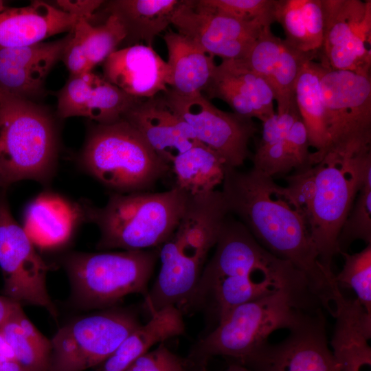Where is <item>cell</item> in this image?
<instances>
[{
    "instance_id": "obj_14",
    "label": "cell",
    "mask_w": 371,
    "mask_h": 371,
    "mask_svg": "<svg viewBox=\"0 0 371 371\" xmlns=\"http://www.w3.org/2000/svg\"><path fill=\"white\" fill-rule=\"evenodd\" d=\"M171 24L207 54L223 60H242L263 27L223 13L203 0H183Z\"/></svg>"
},
{
    "instance_id": "obj_9",
    "label": "cell",
    "mask_w": 371,
    "mask_h": 371,
    "mask_svg": "<svg viewBox=\"0 0 371 371\" xmlns=\"http://www.w3.org/2000/svg\"><path fill=\"white\" fill-rule=\"evenodd\" d=\"M140 324L133 313L113 308L72 319L50 340L47 371H83L102 364Z\"/></svg>"
},
{
    "instance_id": "obj_22",
    "label": "cell",
    "mask_w": 371,
    "mask_h": 371,
    "mask_svg": "<svg viewBox=\"0 0 371 371\" xmlns=\"http://www.w3.org/2000/svg\"><path fill=\"white\" fill-rule=\"evenodd\" d=\"M78 19L42 1L0 12V48L20 47L72 30Z\"/></svg>"
},
{
    "instance_id": "obj_13",
    "label": "cell",
    "mask_w": 371,
    "mask_h": 371,
    "mask_svg": "<svg viewBox=\"0 0 371 371\" xmlns=\"http://www.w3.org/2000/svg\"><path fill=\"white\" fill-rule=\"evenodd\" d=\"M168 105L191 127L198 140L216 153L226 166L239 168L250 156L249 143L258 131L253 119L223 111L202 93H162Z\"/></svg>"
},
{
    "instance_id": "obj_45",
    "label": "cell",
    "mask_w": 371,
    "mask_h": 371,
    "mask_svg": "<svg viewBox=\"0 0 371 371\" xmlns=\"http://www.w3.org/2000/svg\"><path fill=\"white\" fill-rule=\"evenodd\" d=\"M12 359H15L13 352L0 330V362Z\"/></svg>"
},
{
    "instance_id": "obj_27",
    "label": "cell",
    "mask_w": 371,
    "mask_h": 371,
    "mask_svg": "<svg viewBox=\"0 0 371 371\" xmlns=\"http://www.w3.org/2000/svg\"><path fill=\"white\" fill-rule=\"evenodd\" d=\"M327 67L315 60L303 66L295 85V103L306 126L312 153L313 165L326 154L328 138L325 124V107L321 89V78Z\"/></svg>"
},
{
    "instance_id": "obj_19",
    "label": "cell",
    "mask_w": 371,
    "mask_h": 371,
    "mask_svg": "<svg viewBox=\"0 0 371 371\" xmlns=\"http://www.w3.org/2000/svg\"><path fill=\"white\" fill-rule=\"evenodd\" d=\"M207 99L218 98L235 113L262 122L273 116L275 100L267 82L240 60H223L216 65L204 91Z\"/></svg>"
},
{
    "instance_id": "obj_20",
    "label": "cell",
    "mask_w": 371,
    "mask_h": 371,
    "mask_svg": "<svg viewBox=\"0 0 371 371\" xmlns=\"http://www.w3.org/2000/svg\"><path fill=\"white\" fill-rule=\"evenodd\" d=\"M123 120L134 126L156 154L170 166L177 156L201 144L163 96L140 100Z\"/></svg>"
},
{
    "instance_id": "obj_44",
    "label": "cell",
    "mask_w": 371,
    "mask_h": 371,
    "mask_svg": "<svg viewBox=\"0 0 371 371\" xmlns=\"http://www.w3.org/2000/svg\"><path fill=\"white\" fill-rule=\"evenodd\" d=\"M19 306L21 305L4 295H0V328Z\"/></svg>"
},
{
    "instance_id": "obj_50",
    "label": "cell",
    "mask_w": 371,
    "mask_h": 371,
    "mask_svg": "<svg viewBox=\"0 0 371 371\" xmlns=\"http://www.w3.org/2000/svg\"><path fill=\"white\" fill-rule=\"evenodd\" d=\"M185 371H188L187 370H186Z\"/></svg>"
},
{
    "instance_id": "obj_12",
    "label": "cell",
    "mask_w": 371,
    "mask_h": 371,
    "mask_svg": "<svg viewBox=\"0 0 371 371\" xmlns=\"http://www.w3.org/2000/svg\"><path fill=\"white\" fill-rule=\"evenodd\" d=\"M319 63L333 70L370 75L371 1L321 0Z\"/></svg>"
},
{
    "instance_id": "obj_11",
    "label": "cell",
    "mask_w": 371,
    "mask_h": 371,
    "mask_svg": "<svg viewBox=\"0 0 371 371\" xmlns=\"http://www.w3.org/2000/svg\"><path fill=\"white\" fill-rule=\"evenodd\" d=\"M0 268L3 295L21 306L44 308L55 319L58 312L48 293L49 266L14 218L5 192H0Z\"/></svg>"
},
{
    "instance_id": "obj_6",
    "label": "cell",
    "mask_w": 371,
    "mask_h": 371,
    "mask_svg": "<svg viewBox=\"0 0 371 371\" xmlns=\"http://www.w3.org/2000/svg\"><path fill=\"white\" fill-rule=\"evenodd\" d=\"M57 126L37 102L0 88V176L6 187L21 180L47 183L56 168Z\"/></svg>"
},
{
    "instance_id": "obj_41",
    "label": "cell",
    "mask_w": 371,
    "mask_h": 371,
    "mask_svg": "<svg viewBox=\"0 0 371 371\" xmlns=\"http://www.w3.org/2000/svg\"><path fill=\"white\" fill-rule=\"evenodd\" d=\"M287 144L292 170L295 169V172H302L313 166L308 133L300 114L290 127Z\"/></svg>"
},
{
    "instance_id": "obj_8",
    "label": "cell",
    "mask_w": 371,
    "mask_h": 371,
    "mask_svg": "<svg viewBox=\"0 0 371 371\" xmlns=\"http://www.w3.org/2000/svg\"><path fill=\"white\" fill-rule=\"evenodd\" d=\"M159 249L67 254L63 264L72 301L80 308L89 310L110 308L132 293L145 298Z\"/></svg>"
},
{
    "instance_id": "obj_4",
    "label": "cell",
    "mask_w": 371,
    "mask_h": 371,
    "mask_svg": "<svg viewBox=\"0 0 371 371\" xmlns=\"http://www.w3.org/2000/svg\"><path fill=\"white\" fill-rule=\"evenodd\" d=\"M190 195L175 186L164 192H113L103 207L78 203L82 219L94 223L97 249L126 251L159 248L179 224Z\"/></svg>"
},
{
    "instance_id": "obj_21",
    "label": "cell",
    "mask_w": 371,
    "mask_h": 371,
    "mask_svg": "<svg viewBox=\"0 0 371 371\" xmlns=\"http://www.w3.org/2000/svg\"><path fill=\"white\" fill-rule=\"evenodd\" d=\"M333 354L342 371H371V313L340 292L334 302Z\"/></svg>"
},
{
    "instance_id": "obj_24",
    "label": "cell",
    "mask_w": 371,
    "mask_h": 371,
    "mask_svg": "<svg viewBox=\"0 0 371 371\" xmlns=\"http://www.w3.org/2000/svg\"><path fill=\"white\" fill-rule=\"evenodd\" d=\"M163 39L168 50L166 62L170 69L169 91L182 96L202 93L216 65L214 56L178 32H167Z\"/></svg>"
},
{
    "instance_id": "obj_3",
    "label": "cell",
    "mask_w": 371,
    "mask_h": 371,
    "mask_svg": "<svg viewBox=\"0 0 371 371\" xmlns=\"http://www.w3.org/2000/svg\"><path fill=\"white\" fill-rule=\"evenodd\" d=\"M229 214L221 190L191 196L175 232L159 249L161 268L145 297L150 314L168 306H183L192 294Z\"/></svg>"
},
{
    "instance_id": "obj_32",
    "label": "cell",
    "mask_w": 371,
    "mask_h": 371,
    "mask_svg": "<svg viewBox=\"0 0 371 371\" xmlns=\"http://www.w3.org/2000/svg\"><path fill=\"white\" fill-rule=\"evenodd\" d=\"M139 100L127 95L103 76L95 74L85 117L100 124L113 123L123 120L126 113Z\"/></svg>"
},
{
    "instance_id": "obj_30",
    "label": "cell",
    "mask_w": 371,
    "mask_h": 371,
    "mask_svg": "<svg viewBox=\"0 0 371 371\" xmlns=\"http://www.w3.org/2000/svg\"><path fill=\"white\" fill-rule=\"evenodd\" d=\"M300 114L295 100L282 112L262 122V135L253 155V168L273 177L292 170L288 154V134Z\"/></svg>"
},
{
    "instance_id": "obj_5",
    "label": "cell",
    "mask_w": 371,
    "mask_h": 371,
    "mask_svg": "<svg viewBox=\"0 0 371 371\" xmlns=\"http://www.w3.org/2000/svg\"><path fill=\"white\" fill-rule=\"evenodd\" d=\"M320 306L312 295L278 290L232 309L198 342L192 355L201 361L220 355L243 365L273 332L291 329Z\"/></svg>"
},
{
    "instance_id": "obj_23",
    "label": "cell",
    "mask_w": 371,
    "mask_h": 371,
    "mask_svg": "<svg viewBox=\"0 0 371 371\" xmlns=\"http://www.w3.org/2000/svg\"><path fill=\"white\" fill-rule=\"evenodd\" d=\"M82 219L77 204L52 193H43L25 208L23 229L35 247L56 248L71 238L77 223Z\"/></svg>"
},
{
    "instance_id": "obj_42",
    "label": "cell",
    "mask_w": 371,
    "mask_h": 371,
    "mask_svg": "<svg viewBox=\"0 0 371 371\" xmlns=\"http://www.w3.org/2000/svg\"><path fill=\"white\" fill-rule=\"evenodd\" d=\"M184 363L163 344L135 359L125 371H185Z\"/></svg>"
},
{
    "instance_id": "obj_49",
    "label": "cell",
    "mask_w": 371,
    "mask_h": 371,
    "mask_svg": "<svg viewBox=\"0 0 371 371\" xmlns=\"http://www.w3.org/2000/svg\"><path fill=\"white\" fill-rule=\"evenodd\" d=\"M4 188V186H3V182H2L1 176H0V188Z\"/></svg>"
},
{
    "instance_id": "obj_15",
    "label": "cell",
    "mask_w": 371,
    "mask_h": 371,
    "mask_svg": "<svg viewBox=\"0 0 371 371\" xmlns=\"http://www.w3.org/2000/svg\"><path fill=\"white\" fill-rule=\"evenodd\" d=\"M289 330L284 339L267 342L243 365L253 371H342L328 347L321 308Z\"/></svg>"
},
{
    "instance_id": "obj_18",
    "label": "cell",
    "mask_w": 371,
    "mask_h": 371,
    "mask_svg": "<svg viewBox=\"0 0 371 371\" xmlns=\"http://www.w3.org/2000/svg\"><path fill=\"white\" fill-rule=\"evenodd\" d=\"M103 78L127 95L146 100L168 90L170 69L152 47L139 43L112 53L103 63Z\"/></svg>"
},
{
    "instance_id": "obj_40",
    "label": "cell",
    "mask_w": 371,
    "mask_h": 371,
    "mask_svg": "<svg viewBox=\"0 0 371 371\" xmlns=\"http://www.w3.org/2000/svg\"><path fill=\"white\" fill-rule=\"evenodd\" d=\"M80 19L72 29L71 39L67 43L61 60L69 72V76L80 75L92 71L85 46V36L87 23Z\"/></svg>"
},
{
    "instance_id": "obj_35",
    "label": "cell",
    "mask_w": 371,
    "mask_h": 371,
    "mask_svg": "<svg viewBox=\"0 0 371 371\" xmlns=\"http://www.w3.org/2000/svg\"><path fill=\"white\" fill-rule=\"evenodd\" d=\"M126 30L115 14H110L102 24L93 26L88 22L85 36V46L91 69L104 60L124 41Z\"/></svg>"
},
{
    "instance_id": "obj_46",
    "label": "cell",
    "mask_w": 371,
    "mask_h": 371,
    "mask_svg": "<svg viewBox=\"0 0 371 371\" xmlns=\"http://www.w3.org/2000/svg\"><path fill=\"white\" fill-rule=\"evenodd\" d=\"M0 371H30L16 360H7L0 362Z\"/></svg>"
},
{
    "instance_id": "obj_38",
    "label": "cell",
    "mask_w": 371,
    "mask_h": 371,
    "mask_svg": "<svg viewBox=\"0 0 371 371\" xmlns=\"http://www.w3.org/2000/svg\"><path fill=\"white\" fill-rule=\"evenodd\" d=\"M203 2L229 16L264 27L275 22L276 0H203Z\"/></svg>"
},
{
    "instance_id": "obj_43",
    "label": "cell",
    "mask_w": 371,
    "mask_h": 371,
    "mask_svg": "<svg viewBox=\"0 0 371 371\" xmlns=\"http://www.w3.org/2000/svg\"><path fill=\"white\" fill-rule=\"evenodd\" d=\"M101 0H58L56 1L57 8L62 11L90 22L95 12L103 3Z\"/></svg>"
},
{
    "instance_id": "obj_31",
    "label": "cell",
    "mask_w": 371,
    "mask_h": 371,
    "mask_svg": "<svg viewBox=\"0 0 371 371\" xmlns=\"http://www.w3.org/2000/svg\"><path fill=\"white\" fill-rule=\"evenodd\" d=\"M0 330L15 359L30 371H47L50 340L32 324L19 306Z\"/></svg>"
},
{
    "instance_id": "obj_16",
    "label": "cell",
    "mask_w": 371,
    "mask_h": 371,
    "mask_svg": "<svg viewBox=\"0 0 371 371\" xmlns=\"http://www.w3.org/2000/svg\"><path fill=\"white\" fill-rule=\"evenodd\" d=\"M290 264L265 249L242 223L230 218L229 214L221 227L214 254L206 262L192 294L184 306L223 278L278 271Z\"/></svg>"
},
{
    "instance_id": "obj_10",
    "label": "cell",
    "mask_w": 371,
    "mask_h": 371,
    "mask_svg": "<svg viewBox=\"0 0 371 371\" xmlns=\"http://www.w3.org/2000/svg\"><path fill=\"white\" fill-rule=\"evenodd\" d=\"M321 89L327 153L359 151L370 147V75L326 67L321 78Z\"/></svg>"
},
{
    "instance_id": "obj_39",
    "label": "cell",
    "mask_w": 371,
    "mask_h": 371,
    "mask_svg": "<svg viewBox=\"0 0 371 371\" xmlns=\"http://www.w3.org/2000/svg\"><path fill=\"white\" fill-rule=\"evenodd\" d=\"M95 74L92 71L69 76L65 85L56 93L57 116L60 119L85 117L87 96Z\"/></svg>"
},
{
    "instance_id": "obj_26",
    "label": "cell",
    "mask_w": 371,
    "mask_h": 371,
    "mask_svg": "<svg viewBox=\"0 0 371 371\" xmlns=\"http://www.w3.org/2000/svg\"><path fill=\"white\" fill-rule=\"evenodd\" d=\"M183 0H114L106 10L122 23L128 46L144 41L152 47L155 38L162 33Z\"/></svg>"
},
{
    "instance_id": "obj_48",
    "label": "cell",
    "mask_w": 371,
    "mask_h": 371,
    "mask_svg": "<svg viewBox=\"0 0 371 371\" xmlns=\"http://www.w3.org/2000/svg\"><path fill=\"white\" fill-rule=\"evenodd\" d=\"M7 8L5 5V3L3 1L0 0V12L5 10Z\"/></svg>"
},
{
    "instance_id": "obj_7",
    "label": "cell",
    "mask_w": 371,
    "mask_h": 371,
    "mask_svg": "<svg viewBox=\"0 0 371 371\" xmlns=\"http://www.w3.org/2000/svg\"><path fill=\"white\" fill-rule=\"evenodd\" d=\"M80 164L117 193L146 191L170 169V165L124 120L94 126L80 153Z\"/></svg>"
},
{
    "instance_id": "obj_2",
    "label": "cell",
    "mask_w": 371,
    "mask_h": 371,
    "mask_svg": "<svg viewBox=\"0 0 371 371\" xmlns=\"http://www.w3.org/2000/svg\"><path fill=\"white\" fill-rule=\"evenodd\" d=\"M371 178L370 147L359 151H328L308 169L286 178L289 192L302 210L321 265L328 272L337 238L356 196Z\"/></svg>"
},
{
    "instance_id": "obj_25",
    "label": "cell",
    "mask_w": 371,
    "mask_h": 371,
    "mask_svg": "<svg viewBox=\"0 0 371 371\" xmlns=\"http://www.w3.org/2000/svg\"><path fill=\"white\" fill-rule=\"evenodd\" d=\"M150 315V319L132 331L102 363L101 371H125L153 346L184 333L182 313L177 306H165Z\"/></svg>"
},
{
    "instance_id": "obj_1",
    "label": "cell",
    "mask_w": 371,
    "mask_h": 371,
    "mask_svg": "<svg viewBox=\"0 0 371 371\" xmlns=\"http://www.w3.org/2000/svg\"><path fill=\"white\" fill-rule=\"evenodd\" d=\"M221 190L229 214L265 249L302 273L322 307L330 313L339 289L321 265L304 214L286 187L254 168L225 166Z\"/></svg>"
},
{
    "instance_id": "obj_28",
    "label": "cell",
    "mask_w": 371,
    "mask_h": 371,
    "mask_svg": "<svg viewBox=\"0 0 371 371\" xmlns=\"http://www.w3.org/2000/svg\"><path fill=\"white\" fill-rule=\"evenodd\" d=\"M274 19L282 27L284 41L304 52H317L323 39L321 0H276Z\"/></svg>"
},
{
    "instance_id": "obj_29",
    "label": "cell",
    "mask_w": 371,
    "mask_h": 371,
    "mask_svg": "<svg viewBox=\"0 0 371 371\" xmlns=\"http://www.w3.org/2000/svg\"><path fill=\"white\" fill-rule=\"evenodd\" d=\"M225 164L214 150L201 144L177 156L170 168L176 186L191 196L206 194L222 184Z\"/></svg>"
},
{
    "instance_id": "obj_33",
    "label": "cell",
    "mask_w": 371,
    "mask_h": 371,
    "mask_svg": "<svg viewBox=\"0 0 371 371\" xmlns=\"http://www.w3.org/2000/svg\"><path fill=\"white\" fill-rule=\"evenodd\" d=\"M344 265L335 281L341 288L352 289L357 300L371 313V244L352 254L341 252Z\"/></svg>"
},
{
    "instance_id": "obj_37",
    "label": "cell",
    "mask_w": 371,
    "mask_h": 371,
    "mask_svg": "<svg viewBox=\"0 0 371 371\" xmlns=\"http://www.w3.org/2000/svg\"><path fill=\"white\" fill-rule=\"evenodd\" d=\"M49 73L23 67L0 58V88L16 96L36 102L43 97Z\"/></svg>"
},
{
    "instance_id": "obj_17",
    "label": "cell",
    "mask_w": 371,
    "mask_h": 371,
    "mask_svg": "<svg viewBox=\"0 0 371 371\" xmlns=\"http://www.w3.org/2000/svg\"><path fill=\"white\" fill-rule=\"evenodd\" d=\"M316 58L317 52L296 49L275 36L271 26H266L240 60L267 82L277 102V112H282L295 100V85L303 66Z\"/></svg>"
},
{
    "instance_id": "obj_36",
    "label": "cell",
    "mask_w": 371,
    "mask_h": 371,
    "mask_svg": "<svg viewBox=\"0 0 371 371\" xmlns=\"http://www.w3.org/2000/svg\"><path fill=\"white\" fill-rule=\"evenodd\" d=\"M356 240L371 244V178L359 190L343 224L337 238L338 253L346 252Z\"/></svg>"
},
{
    "instance_id": "obj_34",
    "label": "cell",
    "mask_w": 371,
    "mask_h": 371,
    "mask_svg": "<svg viewBox=\"0 0 371 371\" xmlns=\"http://www.w3.org/2000/svg\"><path fill=\"white\" fill-rule=\"evenodd\" d=\"M72 32L52 42H41L25 47L0 48V58L23 67L49 73L61 60L64 50L71 39Z\"/></svg>"
},
{
    "instance_id": "obj_47",
    "label": "cell",
    "mask_w": 371,
    "mask_h": 371,
    "mask_svg": "<svg viewBox=\"0 0 371 371\" xmlns=\"http://www.w3.org/2000/svg\"><path fill=\"white\" fill-rule=\"evenodd\" d=\"M224 371H253L247 366L238 363L230 364Z\"/></svg>"
}]
</instances>
